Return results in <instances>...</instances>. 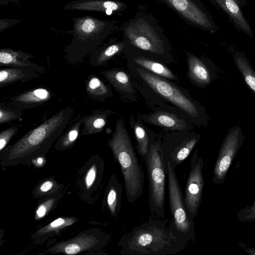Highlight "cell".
Segmentation results:
<instances>
[{
  "label": "cell",
  "mask_w": 255,
  "mask_h": 255,
  "mask_svg": "<svg viewBox=\"0 0 255 255\" xmlns=\"http://www.w3.org/2000/svg\"><path fill=\"white\" fill-rule=\"evenodd\" d=\"M168 219L151 214L147 220L124 234L118 247L124 255H172L184 250L187 244L173 233Z\"/></svg>",
  "instance_id": "cell-1"
},
{
  "label": "cell",
  "mask_w": 255,
  "mask_h": 255,
  "mask_svg": "<svg viewBox=\"0 0 255 255\" xmlns=\"http://www.w3.org/2000/svg\"><path fill=\"white\" fill-rule=\"evenodd\" d=\"M108 144L120 166L127 200L133 203L142 195L144 174L123 119L117 121Z\"/></svg>",
  "instance_id": "cell-2"
},
{
  "label": "cell",
  "mask_w": 255,
  "mask_h": 255,
  "mask_svg": "<svg viewBox=\"0 0 255 255\" xmlns=\"http://www.w3.org/2000/svg\"><path fill=\"white\" fill-rule=\"evenodd\" d=\"M73 29L67 31L72 35L71 42L64 49L65 57L71 63L83 61L92 53L116 28V21L103 20L90 15L72 17Z\"/></svg>",
  "instance_id": "cell-3"
},
{
  "label": "cell",
  "mask_w": 255,
  "mask_h": 255,
  "mask_svg": "<svg viewBox=\"0 0 255 255\" xmlns=\"http://www.w3.org/2000/svg\"><path fill=\"white\" fill-rule=\"evenodd\" d=\"M122 28L125 41L136 49L157 56L169 53L168 39L157 19L152 15L137 11Z\"/></svg>",
  "instance_id": "cell-4"
},
{
  "label": "cell",
  "mask_w": 255,
  "mask_h": 255,
  "mask_svg": "<svg viewBox=\"0 0 255 255\" xmlns=\"http://www.w3.org/2000/svg\"><path fill=\"white\" fill-rule=\"evenodd\" d=\"M73 114L70 107L63 109L28 131L11 146L9 158L25 156L48 148L62 133Z\"/></svg>",
  "instance_id": "cell-5"
},
{
  "label": "cell",
  "mask_w": 255,
  "mask_h": 255,
  "mask_svg": "<svg viewBox=\"0 0 255 255\" xmlns=\"http://www.w3.org/2000/svg\"><path fill=\"white\" fill-rule=\"evenodd\" d=\"M148 181V206L151 214L164 219L165 217L166 164L160 141H153L144 158Z\"/></svg>",
  "instance_id": "cell-6"
},
{
  "label": "cell",
  "mask_w": 255,
  "mask_h": 255,
  "mask_svg": "<svg viewBox=\"0 0 255 255\" xmlns=\"http://www.w3.org/2000/svg\"><path fill=\"white\" fill-rule=\"evenodd\" d=\"M169 205L171 215L169 227L174 235L187 244L195 240V224L187 212L184 196L176 175V168L165 162Z\"/></svg>",
  "instance_id": "cell-7"
},
{
  "label": "cell",
  "mask_w": 255,
  "mask_h": 255,
  "mask_svg": "<svg viewBox=\"0 0 255 255\" xmlns=\"http://www.w3.org/2000/svg\"><path fill=\"white\" fill-rule=\"evenodd\" d=\"M136 70L140 77L154 91L194 119L198 125H207L209 117L204 107L189 98L178 87L165 78L144 68Z\"/></svg>",
  "instance_id": "cell-8"
},
{
  "label": "cell",
  "mask_w": 255,
  "mask_h": 255,
  "mask_svg": "<svg viewBox=\"0 0 255 255\" xmlns=\"http://www.w3.org/2000/svg\"><path fill=\"white\" fill-rule=\"evenodd\" d=\"M245 136L239 125L230 128L221 144L213 169L212 183L218 185L224 183L228 171L242 146Z\"/></svg>",
  "instance_id": "cell-9"
},
{
  "label": "cell",
  "mask_w": 255,
  "mask_h": 255,
  "mask_svg": "<svg viewBox=\"0 0 255 255\" xmlns=\"http://www.w3.org/2000/svg\"><path fill=\"white\" fill-rule=\"evenodd\" d=\"M177 12L188 24L211 32L217 27L200 0H154Z\"/></svg>",
  "instance_id": "cell-10"
},
{
  "label": "cell",
  "mask_w": 255,
  "mask_h": 255,
  "mask_svg": "<svg viewBox=\"0 0 255 255\" xmlns=\"http://www.w3.org/2000/svg\"><path fill=\"white\" fill-rule=\"evenodd\" d=\"M190 170L186 182L184 196L188 214L192 220L197 215L201 204L204 185L203 168L204 161L198 156L196 147L190 159Z\"/></svg>",
  "instance_id": "cell-11"
},
{
  "label": "cell",
  "mask_w": 255,
  "mask_h": 255,
  "mask_svg": "<svg viewBox=\"0 0 255 255\" xmlns=\"http://www.w3.org/2000/svg\"><path fill=\"white\" fill-rule=\"evenodd\" d=\"M200 138L199 134L170 136L160 141L163 160L168 161L174 168L189 155Z\"/></svg>",
  "instance_id": "cell-12"
},
{
  "label": "cell",
  "mask_w": 255,
  "mask_h": 255,
  "mask_svg": "<svg viewBox=\"0 0 255 255\" xmlns=\"http://www.w3.org/2000/svg\"><path fill=\"white\" fill-rule=\"evenodd\" d=\"M127 7L125 2L117 0H75L63 6L68 10L99 12L108 14L122 12Z\"/></svg>",
  "instance_id": "cell-13"
},
{
  "label": "cell",
  "mask_w": 255,
  "mask_h": 255,
  "mask_svg": "<svg viewBox=\"0 0 255 255\" xmlns=\"http://www.w3.org/2000/svg\"><path fill=\"white\" fill-rule=\"evenodd\" d=\"M189 77L197 85L205 87L210 85L216 77V69L211 62H207L193 54L186 52Z\"/></svg>",
  "instance_id": "cell-14"
},
{
  "label": "cell",
  "mask_w": 255,
  "mask_h": 255,
  "mask_svg": "<svg viewBox=\"0 0 255 255\" xmlns=\"http://www.w3.org/2000/svg\"><path fill=\"white\" fill-rule=\"evenodd\" d=\"M139 117L150 125L175 131L189 130L192 127L189 122L174 114L159 111L148 115H139Z\"/></svg>",
  "instance_id": "cell-15"
},
{
  "label": "cell",
  "mask_w": 255,
  "mask_h": 255,
  "mask_svg": "<svg viewBox=\"0 0 255 255\" xmlns=\"http://www.w3.org/2000/svg\"><path fill=\"white\" fill-rule=\"evenodd\" d=\"M210 0L227 13L239 31H242L250 37H253L251 27L245 19L240 7L245 6L246 0Z\"/></svg>",
  "instance_id": "cell-16"
},
{
  "label": "cell",
  "mask_w": 255,
  "mask_h": 255,
  "mask_svg": "<svg viewBox=\"0 0 255 255\" xmlns=\"http://www.w3.org/2000/svg\"><path fill=\"white\" fill-rule=\"evenodd\" d=\"M33 55L21 50H14L9 48L0 49V64L13 67H20L31 69L40 74L46 72L45 68L29 60Z\"/></svg>",
  "instance_id": "cell-17"
},
{
  "label": "cell",
  "mask_w": 255,
  "mask_h": 255,
  "mask_svg": "<svg viewBox=\"0 0 255 255\" xmlns=\"http://www.w3.org/2000/svg\"><path fill=\"white\" fill-rule=\"evenodd\" d=\"M127 47V43L124 39L118 40L115 38L111 39L92 53L90 62L94 66L102 65L116 55L126 51Z\"/></svg>",
  "instance_id": "cell-18"
},
{
  "label": "cell",
  "mask_w": 255,
  "mask_h": 255,
  "mask_svg": "<svg viewBox=\"0 0 255 255\" xmlns=\"http://www.w3.org/2000/svg\"><path fill=\"white\" fill-rule=\"evenodd\" d=\"M126 49L133 55L132 60L135 64L160 77L177 80V78L174 74L164 65L144 56L141 54L140 51L128 43Z\"/></svg>",
  "instance_id": "cell-19"
},
{
  "label": "cell",
  "mask_w": 255,
  "mask_h": 255,
  "mask_svg": "<svg viewBox=\"0 0 255 255\" xmlns=\"http://www.w3.org/2000/svg\"><path fill=\"white\" fill-rule=\"evenodd\" d=\"M50 92L45 88H37L17 95L11 102L20 109L31 108L39 106L51 98Z\"/></svg>",
  "instance_id": "cell-20"
},
{
  "label": "cell",
  "mask_w": 255,
  "mask_h": 255,
  "mask_svg": "<svg viewBox=\"0 0 255 255\" xmlns=\"http://www.w3.org/2000/svg\"><path fill=\"white\" fill-rule=\"evenodd\" d=\"M102 74L121 94L129 99L135 97L136 92L129 76L126 72L120 69H113L104 71Z\"/></svg>",
  "instance_id": "cell-21"
},
{
  "label": "cell",
  "mask_w": 255,
  "mask_h": 255,
  "mask_svg": "<svg viewBox=\"0 0 255 255\" xmlns=\"http://www.w3.org/2000/svg\"><path fill=\"white\" fill-rule=\"evenodd\" d=\"M40 75V73L27 68L10 67L1 69L0 71V87L2 88L17 82H26Z\"/></svg>",
  "instance_id": "cell-22"
},
{
  "label": "cell",
  "mask_w": 255,
  "mask_h": 255,
  "mask_svg": "<svg viewBox=\"0 0 255 255\" xmlns=\"http://www.w3.org/2000/svg\"><path fill=\"white\" fill-rule=\"evenodd\" d=\"M112 113L110 110H98L86 116L82 130L83 134H89L101 132L105 127L108 116Z\"/></svg>",
  "instance_id": "cell-23"
},
{
  "label": "cell",
  "mask_w": 255,
  "mask_h": 255,
  "mask_svg": "<svg viewBox=\"0 0 255 255\" xmlns=\"http://www.w3.org/2000/svg\"><path fill=\"white\" fill-rule=\"evenodd\" d=\"M234 62L244 77L245 81L255 95V71L243 52H236L233 54Z\"/></svg>",
  "instance_id": "cell-24"
},
{
  "label": "cell",
  "mask_w": 255,
  "mask_h": 255,
  "mask_svg": "<svg viewBox=\"0 0 255 255\" xmlns=\"http://www.w3.org/2000/svg\"><path fill=\"white\" fill-rule=\"evenodd\" d=\"M129 122L134 132L138 153L139 155L144 158L149 151L151 142L154 140L150 139L139 118L135 121L134 119L131 117Z\"/></svg>",
  "instance_id": "cell-25"
},
{
  "label": "cell",
  "mask_w": 255,
  "mask_h": 255,
  "mask_svg": "<svg viewBox=\"0 0 255 255\" xmlns=\"http://www.w3.org/2000/svg\"><path fill=\"white\" fill-rule=\"evenodd\" d=\"M106 198L108 207L114 216L120 213L122 205L123 186L115 176H113Z\"/></svg>",
  "instance_id": "cell-26"
},
{
  "label": "cell",
  "mask_w": 255,
  "mask_h": 255,
  "mask_svg": "<svg viewBox=\"0 0 255 255\" xmlns=\"http://www.w3.org/2000/svg\"><path fill=\"white\" fill-rule=\"evenodd\" d=\"M86 91L89 96L94 100L103 101L113 97L111 87L96 76H92L86 81Z\"/></svg>",
  "instance_id": "cell-27"
},
{
  "label": "cell",
  "mask_w": 255,
  "mask_h": 255,
  "mask_svg": "<svg viewBox=\"0 0 255 255\" xmlns=\"http://www.w3.org/2000/svg\"><path fill=\"white\" fill-rule=\"evenodd\" d=\"M86 116H84L74 123L58 140L59 144L63 147L71 145L77 139L80 128L83 124Z\"/></svg>",
  "instance_id": "cell-28"
},
{
  "label": "cell",
  "mask_w": 255,
  "mask_h": 255,
  "mask_svg": "<svg viewBox=\"0 0 255 255\" xmlns=\"http://www.w3.org/2000/svg\"><path fill=\"white\" fill-rule=\"evenodd\" d=\"M93 239L88 238L76 240L66 245L63 251L68 255L76 254L82 250L90 247L93 244Z\"/></svg>",
  "instance_id": "cell-29"
},
{
  "label": "cell",
  "mask_w": 255,
  "mask_h": 255,
  "mask_svg": "<svg viewBox=\"0 0 255 255\" xmlns=\"http://www.w3.org/2000/svg\"><path fill=\"white\" fill-rule=\"evenodd\" d=\"M22 115L19 109H14L1 103L0 104V123H9L20 118Z\"/></svg>",
  "instance_id": "cell-30"
},
{
  "label": "cell",
  "mask_w": 255,
  "mask_h": 255,
  "mask_svg": "<svg viewBox=\"0 0 255 255\" xmlns=\"http://www.w3.org/2000/svg\"><path fill=\"white\" fill-rule=\"evenodd\" d=\"M241 222H250L255 221V200L252 205H248L240 210L236 214Z\"/></svg>",
  "instance_id": "cell-31"
},
{
  "label": "cell",
  "mask_w": 255,
  "mask_h": 255,
  "mask_svg": "<svg viewBox=\"0 0 255 255\" xmlns=\"http://www.w3.org/2000/svg\"><path fill=\"white\" fill-rule=\"evenodd\" d=\"M74 221L72 219L58 218L52 222L49 225L42 229L39 234H43L59 229L72 224Z\"/></svg>",
  "instance_id": "cell-32"
},
{
  "label": "cell",
  "mask_w": 255,
  "mask_h": 255,
  "mask_svg": "<svg viewBox=\"0 0 255 255\" xmlns=\"http://www.w3.org/2000/svg\"><path fill=\"white\" fill-rule=\"evenodd\" d=\"M18 131L17 127H12L2 131L0 133V150H1L7 144L10 138Z\"/></svg>",
  "instance_id": "cell-33"
},
{
  "label": "cell",
  "mask_w": 255,
  "mask_h": 255,
  "mask_svg": "<svg viewBox=\"0 0 255 255\" xmlns=\"http://www.w3.org/2000/svg\"><path fill=\"white\" fill-rule=\"evenodd\" d=\"M21 20L20 19H11L6 18H0V32H2L10 27L17 24Z\"/></svg>",
  "instance_id": "cell-34"
},
{
  "label": "cell",
  "mask_w": 255,
  "mask_h": 255,
  "mask_svg": "<svg viewBox=\"0 0 255 255\" xmlns=\"http://www.w3.org/2000/svg\"><path fill=\"white\" fill-rule=\"evenodd\" d=\"M53 203V200H49L47 201L44 203L41 204L37 209L36 211V215L38 218H42L44 217L47 211L51 207Z\"/></svg>",
  "instance_id": "cell-35"
},
{
  "label": "cell",
  "mask_w": 255,
  "mask_h": 255,
  "mask_svg": "<svg viewBox=\"0 0 255 255\" xmlns=\"http://www.w3.org/2000/svg\"><path fill=\"white\" fill-rule=\"evenodd\" d=\"M96 177V167L93 166L88 171L86 177V184L88 188H90L94 182Z\"/></svg>",
  "instance_id": "cell-36"
},
{
  "label": "cell",
  "mask_w": 255,
  "mask_h": 255,
  "mask_svg": "<svg viewBox=\"0 0 255 255\" xmlns=\"http://www.w3.org/2000/svg\"><path fill=\"white\" fill-rule=\"evenodd\" d=\"M53 186V183L50 181L43 183L40 186V190L42 192H47Z\"/></svg>",
  "instance_id": "cell-37"
},
{
  "label": "cell",
  "mask_w": 255,
  "mask_h": 255,
  "mask_svg": "<svg viewBox=\"0 0 255 255\" xmlns=\"http://www.w3.org/2000/svg\"><path fill=\"white\" fill-rule=\"evenodd\" d=\"M19 0H0V4L7 5L9 3H16L18 2Z\"/></svg>",
  "instance_id": "cell-38"
},
{
  "label": "cell",
  "mask_w": 255,
  "mask_h": 255,
  "mask_svg": "<svg viewBox=\"0 0 255 255\" xmlns=\"http://www.w3.org/2000/svg\"><path fill=\"white\" fill-rule=\"evenodd\" d=\"M37 161L39 163H41V162H42V159L41 158H39L37 160Z\"/></svg>",
  "instance_id": "cell-39"
}]
</instances>
